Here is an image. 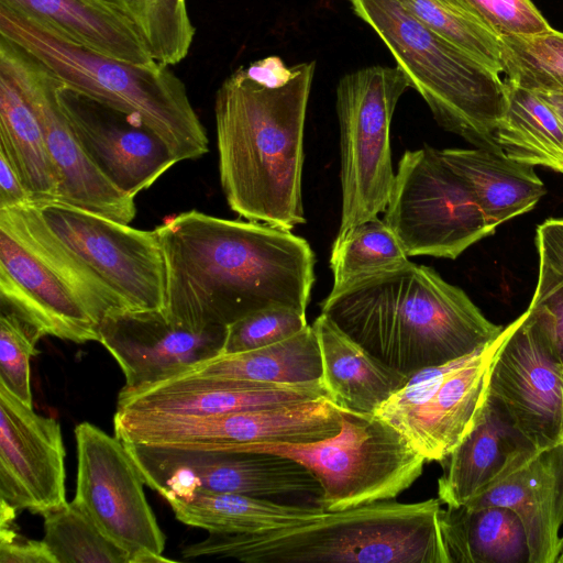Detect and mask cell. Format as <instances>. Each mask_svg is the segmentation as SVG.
I'll use <instances>...</instances> for the list:
<instances>
[{
  "label": "cell",
  "instance_id": "cell-36",
  "mask_svg": "<svg viewBox=\"0 0 563 563\" xmlns=\"http://www.w3.org/2000/svg\"><path fill=\"white\" fill-rule=\"evenodd\" d=\"M43 517V541L56 563H130L129 553L106 537L74 499Z\"/></svg>",
  "mask_w": 563,
  "mask_h": 563
},
{
  "label": "cell",
  "instance_id": "cell-39",
  "mask_svg": "<svg viewBox=\"0 0 563 563\" xmlns=\"http://www.w3.org/2000/svg\"><path fill=\"white\" fill-rule=\"evenodd\" d=\"M308 325L306 313L288 307H269L252 312L227 327L221 354L263 347L301 331Z\"/></svg>",
  "mask_w": 563,
  "mask_h": 563
},
{
  "label": "cell",
  "instance_id": "cell-10",
  "mask_svg": "<svg viewBox=\"0 0 563 563\" xmlns=\"http://www.w3.org/2000/svg\"><path fill=\"white\" fill-rule=\"evenodd\" d=\"M507 332L505 327L477 351L415 373L374 415L394 427L427 462H441L473 428Z\"/></svg>",
  "mask_w": 563,
  "mask_h": 563
},
{
  "label": "cell",
  "instance_id": "cell-15",
  "mask_svg": "<svg viewBox=\"0 0 563 563\" xmlns=\"http://www.w3.org/2000/svg\"><path fill=\"white\" fill-rule=\"evenodd\" d=\"M0 69L12 78L37 117L60 181L59 201L129 224L134 197L93 164L62 111L60 81L25 49L0 35Z\"/></svg>",
  "mask_w": 563,
  "mask_h": 563
},
{
  "label": "cell",
  "instance_id": "cell-17",
  "mask_svg": "<svg viewBox=\"0 0 563 563\" xmlns=\"http://www.w3.org/2000/svg\"><path fill=\"white\" fill-rule=\"evenodd\" d=\"M0 297L42 335L100 340L99 324L32 246L14 209L0 210Z\"/></svg>",
  "mask_w": 563,
  "mask_h": 563
},
{
  "label": "cell",
  "instance_id": "cell-38",
  "mask_svg": "<svg viewBox=\"0 0 563 563\" xmlns=\"http://www.w3.org/2000/svg\"><path fill=\"white\" fill-rule=\"evenodd\" d=\"M41 336L32 324L1 306L0 385L29 406H32L30 360L37 354Z\"/></svg>",
  "mask_w": 563,
  "mask_h": 563
},
{
  "label": "cell",
  "instance_id": "cell-9",
  "mask_svg": "<svg viewBox=\"0 0 563 563\" xmlns=\"http://www.w3.org/2000/svg\"><path fill=\"white\" fill-rule=\"evenodd\" d=\"M384 212L409 257L455 260L495 232L466 181L430 146L404 153Z\"/></svg>",
  "mask_w": 563,
  "mask_h": 563
},
{
  "label": "cell",
  "instance_id": "cell-35",
  "mask_svg": "<svg viewBox=\"0 0 563 563\" xmlns=\"http://www.w3.org/2000/svg\"><path fill=\"white\" fill-rule=\"evenodd\" d=\"M409 261L401 243L378 217L338 233L331 251L333 287Z\"/></svg>",
  "mask_w": 563,
  "mask_h": 563
},
{
  "label": "cell",
  "instance_id": "cell-30",
  "mask_svg": "<svg viewBox=\"0 0 563 563\" xmlns=\"http://www.w3.org/2000/svg\"><path fill=\"white\" fill-rule=\"evenodd\" d=\"M188 374L252 384H299L321 379L322 363L316 332L307 325L263 347L219 354Z\"/></svg>",
  "mask_w": 563,
  "mask_h": 563
},
{
  "label": "cell",
  "instance_id": "cell-28",
  "mask_svg": "<svg viewBox=\"0 0 563 563\" xmlns=\"http://www.w3.org/2000/svg\"><path fill=\"white\" fill-rule=\"evenodd\" d=\"M440 522L451 563H530L523 523L508 507H448Z\"/></svg>",
  "mask_w": 563,
  "mask_h": 563
},
{
  "label": "cell",
  "instance_id": "cell-47",
  "mask_svg": "<svg viewBox=\"0 0 563 563\" xmlns=\"http://www.w3.org/2000/svg\"><path fill=\"white\" fill-rule=\"evenodd\" d=\"M561 443L563 444V435H562V440H561Z\"/></svg>",
  "mask_w": 563,
  "mask_h": 563
},
{
  "label": "cell",
  "instance_id": "cell-18",
  "mask_svg": "<svg viewBox=\"0 0 563 563\" xmlns=\"http://www.w3.org/2000/svg\"><path fill=\"white\" fill-rule=\"evenodd\" d=\"M227 327L192 330L172 322L163 310H122L99 323V342L125 376L131 391L190 372L222 353Z\"/></svg>",
  "mask_w": 563,
  "mask_h": 563
},
{
  "label": "cell",
  "instance_id": "cell-1",
  "mask_svg": "<svg viewBox=\"0 0 563 563\" xmlns=\"http://www.w3.org/2000/svg\"><path fill=\"white\" fill-rule=\"evenodd\" d=\"M154 231L165 263L164 313L172 322L203 330L269 307L306 313L316 256L290 230L190 210Z\"/></svg>",
  "mask_w": 563,
  "mask_h": 563
},
{
  "label": "cell",
  "instance_id": "cell-43",
  "mask_svg": "<svg viewBox=\"0 0 563 563\" xmlns=\"http://www.w3.org/2000/svg\"><path fill=\"white\" fill-rule=\"evenodd\" d=\"M539 271L563 279V219H548L537 228Z\"/></svg>",
  "mask_w": 563,
  "mask_h": 563
},
{
  "label": "cell",
  "instance_id": "cell-19",
  "mask_svg": "<svg viewBox=\"0 0 563 563\" xmlns=\"http://www.w3.org/2000/svg\"><path fill=\"white\" fill-rule=\"evenodd\" d=\"M65 456L59 422L0 385V499L42 516L60 508Z\"/></svg>",
  "mask_w": 563,
  "mask_h": 563
},
{
  "label": "cell",
  "instance_id": "cell-2",
  "mask_svg": "<svg viewBox=\"0 0 563 563\" xmlns=\"http://www.w3.org/2000/svg\"><path fill=\"white\" fill-rule=\"evenodd\" d=\"M316 63L266 84L239 67L214 98L220 183L232 211L291 230L306 222L303 130Z\"/></svg>",
  "mask_w": 563,
  "mask_h": 563
},
{
  "label": "cell",
  "instance_id": "cell-42",
  "mask_svg": "<svg viewBox=\"0 0 563 563\" xmlns=\"http://www.w3.org/2000/svg\"><path fill=\"white\" fill-rule=\"evenodd\" d=\"M0 563H56L43 540L19 536L13 522L0 525Z\"/></svg>",
  "mask_w": 563,
  "mask_h": 563
},
{
  "label": "cell",
  "instance_id": "cell-13",
  "mask_svg": "<svg viewBox=\"0 0 563 563\" xmlns=\"http://www.w3.org/2000/svg\"><path fill=\"white\" fill-rule=\"evenodd\" d=\"M51 231L129 310H163L165 263L155 231L64 202L34 203Z\"/></svg>",
  "mask_w": 563,
  "mask_h": 563
},
{
  "label": "cell",
  "instance_id": "cell-27",
  "mask_svg": "<svg viewBox=\"0 0 563 563\" xmlns=\"http://www.w3.org/2000/svg\"><path fill=\"white\" fill-rule=\"evenodd\" d=\"M175 517L189 526L218 534H254L310 523L325 510L233 493L198 492L168 503Z\"/></svg>",
  "mask_w": 563,
  "mask_h": 563
},
{
  "label": "cell",
  "instance_id": "cell-46",
  "mask_svg": "<svg viewBox=\"0 0 563 563\" xmlns=\"http://www.w3.org/2000/svg\"><path fill=\"white\" fill-rule=\"evenodd\" d=\"M559 563H563V552H562V554H561V556L559 559Z\"/></svg>",
  "mask_w": 563,
  "mask_h": 563
},
{
  "label": "cell",
  "instance_id": "cell-6",
  "mask_svg": "<svg viewBox=\"0 0 563 563\" xmlns=\"http://www.w3.org/2000/svg\"><path fill=\"white\" fill-rule=\"evenodd\" d=\"M387 46L435 121L475 147L503 152L507 99L496 73L416 19L398 0H347Z\"/></svg>",
  "mask_w": 563,
  "mask_h": 563
},
{
  "label": "cell",
  "instance_id": "cell-4",
  "mask_svg": "<svg viewBox=\"0 0 563 563\" xmlns=\"http://www.w3.org/2000/svg\"><path fill=\"white\" fill-rule=\"evenodd\" d=\"M441 501H376L325 511L299 527L254 534L209 533L185 558L246 563H451L441 531Z\"/></svg>",
  "mask_w": 563,
  "mask_h": 563
},
{
  "label": "cell",
  "instance_id": "cell-5",
  "mask_svg": "<svg viewBox=\"0 0 563 563\" xmlns=\"http://www.w3.org/2000/svg\"><path fill=\"white\" fill-rule=\"evenodd\" d=\"M0 35L35 57L65 87L141 119L178 162L208 152L206 129L170 66L93 53L2 3Z\"/></svg>",
  "mask_w": 563,
  "mask_h": 563
},
{
  "label": "cell",
  "instance_id": "cell-25",
  "mask_svg": "<svg viewBox=\"0 0 563 563\" xmlns=\"http://www.w3.org/2000/svg\"><path fill=\"white\" fill-rule=\"evenodd\" d=\"M0 3L93 53L137 65L156 63L130 22L104 0H0Z\"/></svg>",
  "mask_w": 563,
  "mask_h": 563
},
{
  "label": "cell",
  "instance_id": "cell-21",
  "mask_svg": "<svg viewBox=\"0 0 563 563\" xmlns=\"http://www.w3.org/2000/svg\"><path fill=\"white\" fill-rule=\"evenodd\" d=\"M330 398L322 379L299 384H252L181 374L135 390H120L115 415L213 416Z\"/></svg>",
  "mask_w": 563,
  "mask_h": 563
},
{
  "label": "cell",
  "instance_id": "cell-44",
  "mask_svg": "<svg viewBox=\"0 0 563 563\" xmlns=\"http://www.w3.org/2000/svg\"><path fill=\"white\" fill-rule=\"evenodd\" d=\"M33 203L32 197L8 156L0 151V210Z\"/></svg>",
  "mask_w": 563,
  "mask_h": 563
},
{
  "label": "cell",
  "instance_id": "cell-40",
  "mask_svg": "<svg viewBox=\"0 0 563 563\" xmlns=\"http://www.w3.org/2000/svg\"><path fill=\"white\" fill-rule=\"evenodd\" d=\"M499 36H530L552 27L530 0H467Z\"/></svg>",
  "mask_w": 563,
  "mask_h": 563
},
{
  "label": "cell",
  "instance_id": "cell-14",
  "mask_svg": "<svg viewBox=\"0 0 563 563\" xmlns=\"http://www.w3.org/2000/svg\"><path fill=\"white\" fill-rule=\"evenodd\" d=\"M77 476L74 500L102 533L130 555L162 554L165 534L144 494V481L125 444L98 427L75 428Z\"/></svg>",
  "mask_w": 563,
  "mask_h": 563
},
{
  "label": "cell",
  "instance_id": "cell-29",
  "mask_svg": "<svg viewBox=\"0 0 563 563\" xmlns=\"http://www.w3.org/2000/svg\"><path fill=\"white\" fill-rule=\"evenodd\" d=\"M0 151L10 159L33 203L59 201V176L40 121L12 78L2 69Z\"/></svg>",
  "mask_w": 563,
  "mask_h": 563
},
{
  "label": "cell",
  "instance_id": "cell-34",
  "mask_svg": "<svg viewBox=\"0 0 563 563\" xmlns=\"http://www.w3.org/2000/svg\"><path fill=\"white\" fill-rule=\"evenodd\" d=\"M422 24L496 73L500 37L467 0H398Z\"/></svg>",
  "mask_w": 563,
  "mask_h": 563
},
{
  "label": "cell",
  "instance_id": "cell-7",
  "mask_svg": "<svg viewBox=\"0 0 563 563\" xmlns=\"http://www.w3.org/2000/svg\"><path fill=\"white\" fill-rule=\"evenodd\" d=\"M245 452L289 457L307 467L321 486L325 511L391 500L422 474L427 462L390 424L374 413L343 409L340 432L301 443H256Z\"/></svg>",
  "mask_w": 563,
  "mask_h": 563
},
{
  "label": "cell",
  "instance_id": "cell-41",
  "mask_svg": "<svg viewBox=\"0 0 563 563\" xmlns=\"http://www.w3.org/2000/svg\"><path fill=\"white\" fill-rule=\"evenodd\" d=\"M554 357L563 365V279L539 271L528 307Z\"/></svg>",
  "mask_w": 563,
  "mask_h": 563
},
{
  "label": "cell",
  "instance_id": "cell-20",
  "mask_svg": "<svg viewBox=\"0 0 563 563\" xmlns=\"http://www.w3.org/2000/svg\"><path fill=\"white\" fill-rule=\"evenodd\" d=\"M57 97L89 158L126 195L135 198L178 163L168 146L137 117L62 82Z\"/></svg>",
  "mask_w": 563,
  "mask_h": 563
},
{
  "label": "cell",
  "instance_id": "cell-32",
  "mask_svg": "<svg viewBox=\"0 0 563 563\" xmlns=\"http://www.w3.org/2000/svg\"><path fill=\"white\" fill-rule=\"evenodd\" d=\"M12 209L32 246L65 282L98 324L109 313L129 310L124 301L51 231L34 203Z\"/></svg>",
  "mask_w": 563,
  "mask_h": 563
},
{
  "label": "cell",
  "instance_id": "cell-12",
  "mask_svg": "<svg viewBox=\"0 0 563 563\" xmlns=\"http://www.w3.org/2000/svg\"><path fill=\"white\" fill-rule=\"evenodd\" d=\"M145 485L168 503L198 492L233 493L269 499L313 496L321 486L300 463L279 454L181 450L123 442Z\"/></svg>",
  "mask_w": 563,
  "mask_h": 563
},
{
  "label": "cell",
  "instance_id": "cell-33",
  "mask_svg": "<svg viewBox=\"0 0 563 563\" xmlns=\"http://www.w3.org/2000/svg\"><path fill=\"white\" fill-rule=\"evenodd\" d=\"M123 15L154 62L174 66L184 60L195 37L187 0H104Z\"/></svg>",
  "mask_w": 563,
  "mask_h": 563
},
{
  "label": "cell",
  "instance_id": "cell-24",
  "mask_svg": "<svg viewBox=\"0 0 563 563\" xmlns=\"http://www.w3.org/2000/svg\"><path fill=\"white\" fill-rule=\"evenodd\" d=\"M312 328L322 363L321 379L339 407L374 413L410 378L386 365L320 313Z\"/></svg>",
  "mask_w": 563,
  "mask_h": 563
},
{
  "label": "cell",
  "instance_id": "cell-26",
  "mask_svg": "<svg viewBox=\"0 0 563 563\" xmlns=\"http://www.w3.org/2000/svg\"><path fill=\"white\" fill-rule=\"evenodd\" d=\"M466 181L487 223L495 228L534 208L547 190L534 166L485 148L439 150Z\"/></svg>",
  "mask_w": 563,
  "mask_h": 563
},
{
  "label": "cell",
  "instance_id": "cell-23",
  "mask_svg": "<svg viewBox=\"0 0 563 563\" xmlns=\"http://www.w3.org/2000/svg\"><path fill=\"white\" fill-rule=\"evenodd\" d=\"M537 451L487 395L471 431L440 462L438 498L446 507L463 506Z\"/></svg>",
  "mask_w": 563,
  "mask_h": 563
},
{
  "label": "cell",
  "instance_id": "cell-37",
  "mask_svg": "<svg viewBox=\"0 0 563 563\" xmlns=\"http://www.w3.org/2000/svg\"><path fill=\"white\" fill-rule=\"evenodd\" d=\"M501 73L534 92L563 93V33L500 37Z\"/></svg>",
  "mask_w": 563,
  "mask_h": 563
},
{
  "label": "cell",
  "instance_id": "cell-16",
  "mask_svg": "<svg viewBox=\"0 0 563 563\" xmlns=\"http://www.w3.org/2000/svg\"><path fill=\"white\" fill-rule=\"evenodd\" d=\"M507 328L492 364L487 395L537 450L554 446L563 435V365L529 309Z\"/></svg>",
  "mask_w": 563,
  "mask_h": 563
},
{
  "label": "cell",
  "instance_id": "cell-45",
  "mask_svg": "<svg viewBox=\"0 0 563 563\" xmlns=\"http://www.w3.org/2000/svg\"><path fill=\"white\" fill-rule=\"evenodd\" d=\"M555 112L563 124V93L537 92Z\"/></svg>",
  "mask_w": 563,
  "mask_h": 563
},
{
  "label": "cell",
  "instance_id": "cell-11",
  "mask_svg": "<svg viewBox=\"0 0 563 563\" xmlns=\"http://www.w3.org/2000/svg\"><path fill=\"white\" fill-rule=\"evenodd\" d=\"M343 408L330 398L213 416L130 417L114 413L123 442L181 450L245 452L256 443L325 440L342 428Z\"/></svg>",
  "mask_w": 563,
  "mask_h": 563
},
{
  "label": "cell",
  "instance_id": "cell-8",
  "mask_svg": "<svg viewBox=\"0 0 563 563\" xmlns=\"http://www.w3.org/2000/svg\"><path fill=\"white\" fill-rule=\"evenodd\" d=\"M410 84L395 66L344 75L336 87L342 210L338 233L384 212L395 179L390 124Z\"/></svg>",
  "mask_w": 563,
  "mask_h": 563
},
{
  "label": "cell",
  "instance_id": "cell-31",
  "mask_svg": "<svg viewBox=\"0 0 563 563\" xmlns=\"http://www.w3.org/2000/svg\"><path fill=\"white\" fill-rule=\"evenodd\" d=\"M507 106L496 140L511 159L563 173V124L534 91L504 80Z\"/></svg>",
  "mask_w": 563,
  "mask_h": 563
},
{
  "label": "cell",
  "instance_id": "cell-22",
  "mask_svg": "<svg viewBox=\"0 0 563 563\" xmlns=\"http://www.w3.org/2000/svg\"><path fill=\"white\" fill-rule=\"evenodd\" d=\"M465 505L512 509L526 530L530 563H559L563 552V444L537 451Z\"/></svg>",
  "mask_w": 563,
  "mask_h": 563
},
{
  "label": "cell",
  "instance_id": "cell-3",
  "mask_svg": "<svg viewBox=\"0 0 563 563\" xmlns=\"http://www.w3.org/2000/svg\"><path fill=\"white\" fill-rule=\"evenodd\" d=\"M321 313L379 361L409 376L468 355L504 330L464 290L410 261L332 288Z\"/></svg>",
  "mask_w": 563,
  "mask_h": 563
}]
</instances>
